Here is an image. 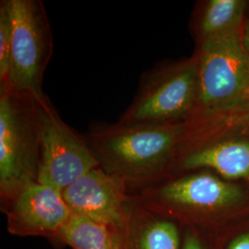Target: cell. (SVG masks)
Listing matches in <instances>:
<instances>
[{
    "label": "cell",
    "instance_id": "cell-1",
    "mask_svg": "<svg viewBox=\"0 0 249 249\" xmlns=\"http://www.w3.org/2000/svg\"><path fill=\"white\" fill-rule=\"evenodd\" d=\"M185 121L172 124H96L84 137L99 166L141 192L176 169Z\"/></svg>",
    "mask_w": 249,
    "mask_h": 249
},
{
    "label": "cell",
    "instance_id": "cell-2",
    "mask_svg": "<svg viewBox=\"0 0 249 249\" xmlns=\"http://www.w3.org/2000/svg\"><path fill=\"white\" fill-rule=\"evenodd\" d=\"M176 168L213 170L223 179H249V104L196 110L185 120Z\"/></svg>",
    "mask_w": 249,
    "mask_h": 249
},
{
    "label": "cell",
    "instance_id": "cell-3",
    "mask_svg": "<svg viewBox=\"0 0 249 249\" xmlns=\"http://www.w3.org/2000/svg\"><path fill=\"white\" fill-rule=\"evenodd\" d=\"M40 139L34 96L0 87V197L2 210L37 182Z\"/></svg>",
    "mask_w": 249,
    "mask_h": 249
},
{
    "label": "cell",
    "instance_id": "cell-4",
    "mask_svg": "<svg viewBox=\"0 0 249 249\" xmlns=\"http://www.w3.org/2000/svg\"><path fill=\"white\" fill-rule=\"evenodd\" d=\"M198 60L191 57L155 65L144 72L132 103L117 123L172 124L187 120L198 107Z\"/></svg>",
    "mask_w": 249,
    "mask_h": 249
},
{
    "label": "cell",
    "instance_id": "cell-5",
    "mask_svg": "<svg viewBox=\"0 0 249 249\" xmlns=\"http://www.w3.org/2000/svg\"><path fill=\"white\" fill-rule=\"evenodd\" d=\"M199 98L196 110H220L249 103V50L244 29L196 45Z\"/></svg>",
    "mask_w": 249,
    "mask_h": 249
},
{
    "label": "cell",
    "instance_id": "cell-6",
    "mask_svg": "<svg viewBox=\"0 0 249 249\" xmlns=\"http://www.w3.org/2000/svg\"><path fill=\"white\" fill-rule=\"evenodd\" d=\"M9 8L12 39L7 86L39 97L45 94L44 74L53 54L49 18L41 0H9Z\"/></svg>",
    "mask_w": 249,
    "mask_h": 249
},
{
    "label": "cell",
    "instance_id": "cell-7",
    "mask_svg": "<svg viewBox=\"0 0 249 249\" xmlns=\"http://www.w3.org/2000/svg\"><path fill=\"white\" fill-rule=\"evenodd\" d=\"M35 98L40 139L37 182L63 192L99 163L84 137L63 121L49 98Z\"/></svg>",
    "mask_w": 249,
    "mask_h": 249
},
{
    "label": "cell",
    "instance_id": "cell-8",
    "mask_svg": "<svg viewBox=\"0 0 249 249\" xmlns=\"http://www.w3.org/2000/svg\"><path fill=\"white\" fill-rule=\"evenodd\" d=\"M192 172L167 178L135 196L157 213L171 211L193 216L214 213L240 204L245 199V192L238 185L206 170Z\"/></svg>",
    "mask_w": 249,
    "mask_h": 249
},
{
    "label": "cell",
    "instance_id": "cell-9",
    "mask_svg": "<svg viewBox=\"0 0 249 249\" xmlns=\"http://www.w3.org/2000/svg\"><path fill=\"white\" fill-rule=\"evenodd\" d=\"M63 193L72 215L124 232L133 195L124 182L100 166L79 178Z\"/></svg>",
    "mask_w": 249,
    "mask_h": 249
},
{
    "label": "cell",
    "instance_id": "cell-10",
    "mask_svg": "<svg viewBox=\"0 0 249 249\" xmlns=\"http://www.w3.org/2000/svg\"><path fill=\"white\" fill-rule=\"evenodd\" d=\"M3 211L11 234L57 241L72 216L62 192L39 182L23 188Z\"/></svg>",
    "mask_w": 249,
    "mask_h": 249
},
{
    "label": "cell",
    "instance_id": "cell-11",
    "mask_svg": "<svg viewBox=\"0 0 249 249\" xmlns=\"http://www.w3.org/2000/svg\"><path fill=\"white\" fill-rule=\"evenodd\" d=\"M124 249H180L178 226L133 195L124 232Z\"/></svg>",
    "mask_w": 249,
    "mask_h": 249
},
{
    "label": "cell",
    "instance_id": "cell-12",
    "mask_svg": "<svg viewBox=\"0 0 249 249\" xmlns=\"http://www.w3.org/2000/svg\"><path fill=\"white\" fill-rule=\"evenodd\" d=\"M249 1L207 0L197 4L192 19L196 45L244 29Z\"/></svg>",
    "mask_w": 249,
    "mask_h": 249
},
{
    "label": "cell",
    "instance_id": "cell-13",
    "mask_svg": "<svg viewBox=\"0 0 249 249\" xmlns=\"http://www.w3.org/2000/svg\"><path fill=\"white\" fill-rule=\"evenodd\" d=\"M58 241L72 249H124L123 231L76 215L63 228Z\"/></svg>",
    "mask_w": 249,
    "mask_h": 249
},
{
    "label": "cell",
    "instance_id": "cell-14",
    "mask_svg": "<svg viewBox=\"0 0 249 249\" xmlns=\"http://www.w3.org/2000/svg\"><path fill=\"white\" fill-rule=\"evenodd\" d=\"M11 39L9 0H2L0 2V87L7 86L9 83Z\"/></svg>",
    "mask_w": 249,
    "mask_h": 249
},
{
    "label": "cell",
    "instance_id": "cell-15",
    "mask_svg": "<svg viewBox=\"0 0 249 249\" xmlns=\"http://www.w3.org/2000/svg\"><path fill=\"white\" fill-rule=\"evenodd\" d=\"M181 249H205V248L202 242L194 231H187Z\"/></svg>",
    "mask_w": 249,
    "mask_h": 249
},
{
    "label": "cell",
    "instance_id": "cell-16",
    "mask_svg": "<svg viewBox=\"0 0 249 249\" xmlns=\"http://www.w3.org/2000/svg\"><path fill=\"white\" fill-rule=\"evenodd\" d=\"M227 249H249V232L243 233L234 238Z\"/></svg>",
    "mask_w": 249,
    "mask_h": 249
},
{
    "label": "cell",
    "instance_id": "cell-17",
    "mask_svg": "<svg viewBox=\"0 0 249 249\" xmlns=\"http://www.w3.org/2000/svg\"><path fill=\"white\" fill-rule=\"evenodd\" d=\"M244 42L249 50V6L248 12H247V16H246L245 25H244Z\"/></svg>",
    "mask_w": 249,
    "mask_h": 249
},
{
    "label": "cell",
    "instance_id": "cell-18",
    "mask_svg": "<svg viewBox=\"0 0 249 249\" xmlns=\"http://www.w3.org/2000/svg\"><path fill=\"white\" fill-rule=\"evenodd\" d=\"M247 98H248V101L249 102V89L248 90V92H247Z\"/></svg>",
    "mask_w": 249,
    "mask_h": 249
}]
</instances>
